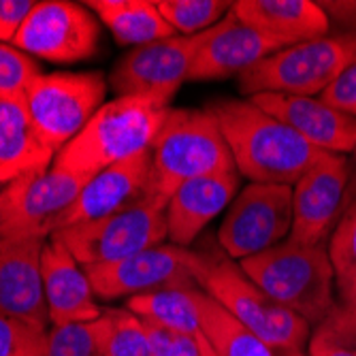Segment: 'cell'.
Listing matches in <instances>:
<instances>
[{
  "instance_id": "6da1fadb",
  "label": "cell",
  "mask_w": 356,
  "mask_h": 356,
  "mask_svg": "<svg viewBox=\"0 0 356 356\" xmlns=\"http://www.w3.org/2000/svg\"><path fill=\"white\" fill-rule=\"evenodd\" d=\"M207 109L222 128L237 173L252 184L295 186L325 154L250 99H220Z\"/></svg>"
},
{
  "instance_id": "7a4b0ae2",
  "label": "cell",
  "mask_w": 356,
  "mask_h": 356,
  "mask_svg": "<svg viewBox=\"0 0 356 356\" xmlns=\"http://www.w3.org/2000/svg\"><path fill=\"white\" fill-rule=\"evenodd\" d=\"M171 107L143 96L105 103L83 131L56 156L54 165L86 179L152 149Z\"/></svg>"
},
{
  "instance_id": "3957f363",
  "label": "cell",
  "mask_w": 356,
  "mask_h": 356,
  "mask_svg": "<svg viewBox=\"0 0 356 356\" xmlns=\"http://www.w3.org/2000/svg\"><path fill=\"white\" fill-rule=\"evenodd\" d=\"M241 271L273 301L320 325L337 307L335 273L325 243L303 245L282 241L239 263Z\"/></svg>"
},
{
  "instance_id": "277c9868",
  "label": "cell",
  "mask_w": 356,
  "mask_h": 356,
  "mask_svg": "<svg viewBox=\"0 0 356 356\" xmlns=\"http://www.w3.org/2000/svg\"><path fill=\"white\" fill-rule=\"evenodd\" d=\"M235 160L216 115L205 109H171L152 145V192L169 203L186 181L235 173Z\"/></svg>"
},
{
  "instance_id": "5b68a950",
  "label": "cell",
  "mask_w": 356,
  "mask_h": 356,
  "mask_svg": "<svg viewBox=\"0 0 356 356\" xmlns=\"http://www.w3.org/2000/svg\"><path fill=\"white\" fill-rule=\"evenodd\" d=\"M197 254V282L203 293L218 301L271 350H303L312 337L309 322L263 293L226 254Z\"/></svg>"
},
{
  "instance_id": "8992f818",
  "label": "cell",
  "mask_w": 356,
  "mask_h": 356,
  "mask_svg": "<svg viewBox=\"0 0 356 356\" xmlns=\"http://www.w3.org/2000/svg\"><path fill=\"white\" fill-rule=\"evenodd\" d=\"M356 62V32L327 35L322 39L290 45L239 75V90L256 94L316 96Z\"/></svg>"
},
{
  "instance_id": "52a82bcc",
  "label": "cell",
  "mask_w": 356,
  "mask_h": 356,
  "mask_svg": "<svg viewBox=\"0 0 356 356\" xmlns=\"http://www.w3.org/2000/svg\"><path fill=\"white\" fill-rule=\"evenodd\" d=\"M167 237V201L152 192L143 201L120 213L69 226L54 233L49 239L67 245L81 267H94L115 263L152 245L165 243Z\"/></svg>"
},
{
  "instance_id": "ba28073f",
  "label": "cell",
  "mask_w": 356,
  "mask_h": 356,
  "mask_svg": "<svg viewBox=\"0 0 356 356\" xmlns=\"http://www.w3.org/2000/svg\"><path fill=\"white\" fill-rule=\"evenodd\" d=\"M86 181L73 171L51 165L5 184L0 190V237L45 241L60 231Z\"/></svg>"
},
{
  "instance_id": "9c48e42d",
  "label": "cell",
  "mask_w": 356,
  "mask_h": 356,
  "mask_svg": "<svg viewBox=\"0 0 356 356\" xmlns=\"http://www.w3.org/2000/svg\"><path fill=\"white\" fill-rule=\"evenodd\" d=\"M105 94L101 73H49L28 86L24 103L39 137L58 156L105 105Z\"/></svg>"
},
{
  "instance_id": "30bf717a",
  "label": "cell",
  "mask_w": 356,
  "mask_h": 356,
  "mask_svg": "<svg viewBox=\"0 0 356 356\" xmlns=\"http://www.w3.org/2000/svg\"><path fill=\"white\" fill-rule=\"evenodd\" d=\"M293 186L248 184L229 205L218 243L233 261H245L290 237Z\"/></svg>"
},
{
  "instance_id": "8fae6325",
  "label": "cell",
  "mask_w": 356,
  "mask_h": 356,
  "mask_svg": "<svg viewBox=\"0 0 356 356\" xmlns=\"http://www.w3.org/2000/svg\"><path fill=\"white\" fill-rule=\"evenodd\" d=\"M83 269L94 295L103 301L133 299L171 288H199L197 254L173 243H158L122 261Z\"/></svg>"
},
{
  "instance_id": "7c38bea8",
  "label": "cell",
  "mask_w": 356,
  "mask_h": 356,
  "mask_svg": "<svg viewBox=\"0 0 356 356\" xmlns=\"http://www.w3.org/2000/svg\"><path fill=\"white\" fill-rule=\"evenodd\" d=\"M209 30L192 37L175 35L131 49L115 64L111 86L120 96H143L169 105L190 77L194 60L209 39Z\"/></svg>"
},
{
  "instance_id": "4fadbf2b",
  "label": "cell",
  "mask_w": 356,
  "mask_h": 356,
  "mask_svg": "<svg viewBox=\"0 0 356 356\" xmlns=\"http://www.w3.org/2000/svg\"><path fill=\"white\" fill-rule=\"evenodd\" d=\"M13 47L56 64L81 62L99 49V22L86 5L45 0L35 5L15 35Z\"/></svg>"
},
{
  "instance_id": "5bb4252c",
  "label": "cell",
  "mask_w": 356,
  "mask_h": 356,
  "mask_svg": "<svg viewBox=\"0 0 356 356\" xmlns=\"http://www.w3.org/2000/svg\"><path fill=\"white\" fill-rule=\"evenodd\" d=\"M352 165L343 154L325 152L293 186V229L290 241L318 245L333 233L343 216Z\"/></svg>"
},
{
  "instance_id": "9a60e30c",
  "label": "cell",
  "mask_w": 356,
  "mask_h": 356,
  "mask_svg": "<svg viewBox=\"0 0 356 356\" xmlns=\"http://www.w3.org/2000/svg\"><path fill=\"white\" fill-rule=\"evenodd\" d=\"M290 47L286 41L252 28L231 11L209 30V39L192 64V81H218L243 75L265 58Z\"/></svg>"
},
{
  "instance_id": "2e32d148",
  "label": "cell",
  "mask_w": 356,
  "mask_h": 356,
  "mask_svg": "<svg viewBox=\"0 0 356 356\" xmlns=\"http://www.w3.org/2000/svg\"><path fill=\"white\" fill-rule=\"evenodd\" d=\"M250 101L286 124L320 152L348 154L356 149V115L339 111L314 96L256 94Z\"/></svg>"
},
{
  "instance_id": "e0dca14e",
  "label": "cell",
  "mask_w": 356,
  "mask_h": 356,
  "mask_svg": "<svg viewBox=\"0 0 356 356\" xmlns=\"http://www.w3.org/2000/svg\"><path fill=\"white\" fill-rule=\"evenodd\" d=\"M147 194H152V149L90 177L75 205L64 216L60 231L120 213Z\"/></svg>"
},
{
  "instance_id": "ac0fdd59",
  "label": "cell",
  "mask_w": 356,
  "mask_h": 356,
  "mask_svg": "<svg viewBox=\"0 0 356 356\" xmlns=\"http://www.w3.org/2000/svg\"><path fill=\"white\" fill-rule=\"evenodd\" d=\"M41 277L51 327L92 322L103 316L86 269L64 243L56 239L45 241L41 254Z\"/></svg>"
},
{
  "instance_id": "d6986e66",
  "label": "cell",
  "mask_w": 356,
  "mask_h": 356,
  "mask_svg": "<svg viewBox=\"0 0 356 356\" xmlns=\"http://www.w3.org/2000/svg\"><path fill=\"white\" fill-rule=\"evenodd\" d=\"M43 239L0 237V312L49 329L43 295Z\"/></svg>"
},
{
  "instance_id": "ffe728a7",
  "label": "cell",
  "mask_w": 356,
  "mask_h": 356,
  "mask_svg": "<svg viewBox=\"0 0 356 356\" xmlns=\"http://www.w3.org/2000/svg\"><path fill=\"white\" fill-rule=\"evenodd\" d=\"M241 175L222 173L181 184L167 203L169 241L179 248L192 245L205 226L237 197Z\"/></svg>"
},
{
  "instance_id": "44dd1931",
  "label": "cell",
  "mask_w": 356,
  "mask_h": 356,
  "mask_svg": "<svg viewBox=\"0 0 356 356\" xmlns=\"http://www.w3.org/2000/svg\"><path fill=\"white\" fill-rule=\"evenodd\" d=\"M231 11L243 24L288 45L331 35L329 17L314 0H237Z\"/></svg>"
},
{
  "instance_id": "7402d4cb",
  "label": "cell",
  "mask_w": 356,
  "mask_h": 356,
  "mask_svg": "<svg viewBox=\"0 0 356 356\" xmlns=\"http://www.w3.org/2000/svg\"><path fill=\"white\" fill-rule=\"evenodd\" d=\"M54 160L56 152L39 137L24 99L0 101V184L5 186L24 173L47 169Z\"/></svg>"
},
{
  "instance_id": "603a6c76",
  "label": "cell",
  "mask_w": 356,
  "mask_h": 356,
  "mask_svg": "<svg viewBox=\"0 0 356 356\" xmlns=\"http://www.w3.org/2000/svg\"><path fill=\"white\" fill-rule=\"evenodd\" d=\"M192 290L194 288H171L133 297L126 301V309H131L145 322H152V325L175 331L197 341L203 350V356H218L203 329L201 314L197 309V303H194Z\"/></svg>"
},
{
  "instance_id": "cb8c5ba5",
  "label": "cell",
  "mask_w": 356,
  "mask_h": 356,
  "mask_svg": "<svg viewBox=\"0 0 356 356\" xmlns=\"http://www.w3.org/2000/svg\"><path fill=\"white\" fill-rule=\"evenodd\" d=\"M83 5L96 11L120 45L135 49L177 35L152 0H88Z\"/></svg>"
},
{
  "instance_id": "d4e9b609",
  "label": "cell",
  "mask_w": 356,
  "mask_h": 356,
  "mask_svg": "<svg viewBox=\"0 0 356 356\" xmlns=\"http://www.w3.org/2000/svg\"><path fill=\"white\" fill-rule=\"evenodd\" d=\"M192 297L201 314L207 339L218 356H275V352L261 337L248 331L201 288H194Z\"/></svg>"
},
{
  "instance_id": "484cf974",
  "label": "cell",
  "mask_w": 356,
  "mask_h": 356,
  "mask_svg": "<svg viewBox=\"0 0 356 356\" xmlns=\"http://www.w3.org/2000/svg\"><path fill=\"white\" fill-rule=\"evenodd\" d=\"M329 258L335 273V288L339 301L337 303H354L356 301V201H352L337 226L331 233V241L327 245Z\"/></svg>"
},
{
  "instance_id": "4316f807",
  "label": "cell",
  "mask_w": 356,
  "mask_h": 356,
  "mask_svg": "<svg viewBox=\"0 0 356 356\" xmlns=\"http://www.w3.org/2000/svg\"><path fill=\"white\" fill-rule=\"evenodd\" d=\"M156 7L175 32H181V37H192L218 26L231 13L233 3H226V0H158Z\"/></svg>"
},
{
  "instance_id": "83f0119b",
  "label": "cell",
  "mask_w": 356,
  "mask_h": 356,
  "mask_svg": "<svg viewBox=\"0 0 356 356\" xmlns=\"http://www.w3.org/2000/svg\"><path fill=\"white\" fill-rule=\"evenodd\" d=\"M47 356H107L105 318L77 325L51 327Z\"/></svg>"
},
{
  "instance_id": "f1b7e54d",
  "label": "cell",
  "mask_w": 356,
  "mask_h": 356,
  "mask_svg": "<svg viewBox=\"0 0 356 356\" xmlns=\"http://www.w3.org/2000/svg\"><path fill=\"white\" fill-rule=\"evenodd\" d=\"M107 356H152L145 325L131 309H105Z\"/></svg>"
},
{
  "instance_id": "f546056e",
  "label": "cell",
  "mask_w": 356,
  "mask_h": 356,
  "mask_svg": "<svg viewBox=\"0 0 356 356\" xmlns=\"http://www.w3.org/2000/svg\"><path fill=\"white\" fill-rule=\"evenodd\" d=\"M49 329L0 312V356H47Z\"/></svg>"
},
{
  "instance_id": "4dcf8cb0",
  "label": "cell",
  "mask_w": 356,
  "mask_h": 356,
  "mask_svg": "<svg viewBox=\"0 0 356 356\" xmlns=\"http://www.w3.org/2000/svg\"><path fill=\"white\" fill-rule=\"evenodd\" d=\"M41 73L39 64L22 49L0 43V101H22Z\"/></svg>"
},
{
  "instance_id": "1f68e13d",
  "label": "cell",
  "mask_w": 356,
  "mask_h": 356,
  "mask_svg": "<svg viewBox=\"0 0 356 356\" xmlns=\"http://www.w3.org/2000/svg\"><path fill=\"white\" fill-rule=\"evenodd\" d=\"M145 335L149 341L152 356H203V350L197 341H192L186 335H179L175 331L163 329L152 322H145Z\"/></svg>"
},
{
  "instance_id": "d6a6232c",
  "label": "cell",
  "mask_w": 356,
  "mask_h": 356,
  "mask_svg": "<svg viewBox=\"0 0 356 356\" xmlns=\"http://www.w3.org/2000/svg\"><path fill=\"white\" fill-rule=\"evenodd\" d=\"M316 331L341 346L356 348V301L337 303V307L329 314L325 322H320Z\"/></svg>"
},
{
  "instance_id": "836d02e7",
  "label": "cell",
  "mask_w": 356,
  "mask_h": 356,
  "mask_svg": "<svg viewBox=\"0 0 356 356\" xmlns=\"http://www.w3.org/2000/svg\"><path fill=\"white\" fill-rule=\"evenodd\" d=\"M320 99L339 111L354 115V111H356V62L350 64Z\"/></svg>"
},
{
  "instance_id": "e575fe53",
  "label": "cell",
  "mask_w": 356,
  "mask_h": 356,
  "mask_svg": "<svg viewBox=\"0 0 356 356\" xmlns=\"http://www.w3.org/2000/svg\"><path fill=\"white\" fill-rule=\"evenodd\" d=\"M35 5L32 0H0V43L15 39Z\"/></svg>"
},
{
  "instance_id": "d590c367",
  "label": "cell",
  "mask_w": 356,
  "mask_h": 356,
  "mask_svg": "<svg viewBox=\"0 0 356 356\" xmlns=\"http://www.w3.org/2000/svg\"><path fill=\"white\" fill-rule=\"evenodd\" d=\"M320 9L327 13L331 28L337 35L356 32V0H318Z\"/></svg>"
},
{
  "instance_id": "8d00e7d4",
  "label": "cell",
  "mask_w": 356,
  "mask_h": 356,
  "mask_svg": "<svg viewBox=\"0 0 356 356\" xmlns=\"http://www.w3.org/2000/svg\"><path fill=\"white\" fill-rule=\"evenodd\" d=\"M307 354L309 356H356V348L341 346L322 333L314 331V335L307 341Z\"/></svg>"
},
{
  "instance_id": "74e56055",
  "label": "cell",
  "mask_w": 356,
  "mask_h": 356,
  "mask_svg": "<svg viewBox=\"0 0 356 356\" xmlns=\"http://www.w3.org/2000/svg\"><path fill=\"white\" fill-rule=\"evenodd\" d=\"M275 356H309L305 354V350H273Z\"/></svg>"
},
{
  "instance_id": "f35d334b",
  "label": "cell",
  "mask_w": 356,
  "mask_h": 356,
  "mask_svg": "<svg viewBox=\"0 0 356 356\" xmlns=\"http://www.w3.org/2000/svg\"><path fill=\"white\" fill-rule=\"evenodd\" d=\"M0 190H3V184H0ZM0 222H3V218H0Z\"/></svg>"
},
{
  "instance_id": "ab89813d",
  "label": "cell",
  "mask_w": 356,
  "mask_h": 356,
  "mask_svg": "<svg viewBox=\"0 0 356 356\" xmlns=\"http://www.w3.org/2000/svg\"><path fill=\"white\" fill-rule=\"evenodd\" d=\"M354 115H356V111H354Z\"/></svg>"
},
{
  "instance_id": "60d3db41",
  "label": "cell",
  "mask_w": 356,
  "mask_h": 356,
  "mask_svg": "<svg viewBox=\"0 0 356 356\" xmlns=\"http://www.w3.org/2000/svg\"><path fill=\"white\" fill-rule=\"evenodd\" d=\"M354 154H356V149H354Z\"/></svg>"
}]
</instances>
